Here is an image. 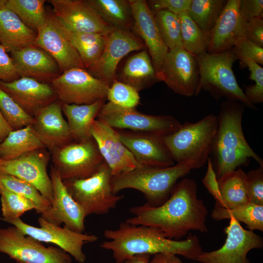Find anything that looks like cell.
Returning a JSON list of instances; mask_svg holds the SVG:
<instances>
[{
    "instance_id": "6da1fadb",
    "label": "cell",
    "mask_w": 263,
    "mask_h": 263,
    "mask_svg": "<svg viewBox=\"0 0 263 263\" xmlns=\"http://www.w3.org/2000/svg\"><path fill=\"white\" fill-rule=\"evenodd\" d=\"M129 210L133 216L126 222L156 227L169 239L179 240L190 230H208L206 224L208 211L198 198L197 184L193 179L184 178L176 183L168 199L159 206L145 203Z\"/></svg>"
},
{
    "instance_id": "7a4b0ae2",
    "label": "cell",
    "mask_w": 263,
    "mask_h": 263,
    "mask_svg": "<svg viewBox=\"0 0 263 263\" xmlns=\"http://www.w3.org/2000/svg\"><path fill=\"white\" fill-rule=\"evenodd\" d=\"M104 237L108 239L100 246L111 251L116 263H123L125 260L137 254L154 255L170 253L186 259L197 261L203 252L198 237L189 234L184 240L166 238L158 228L144 225L121 223L115 229H107Z\"/></svg>"
},
{
    "instance_id": "3957f363",
    "label": "cell",
    "mask_w": 263,
    "mask_h": 263,
    "mask_svg": "<svg viewBox=\"0 0 263 263\" xmlns=\"http://www.w3.org/2000/svg\"><path fill=\"white\" fill-rule=\"evenodd\" d=\"M245 106L232 100L222 102L217 115L218 126L210 154H212L217 178L225 173L246 166L251 158L260 165L263 160L251 149L242 128Z\"/></svg>"
},
{
    "instance_id": "277c9868",
    "label": "cell",
    "mask_w": 263,
    "mask_h": 263,
    "mask_svg": "<svg viewBox=\"0 0 263 263\" xmlns=\"http://www.w3.org/2000/svg\"><path fill=\"white\" fill-rule=\"evenodd\" d=\"M218 126L217 115L210 114L195 123L185 122L163 140L176 164L200 168L209 157Z\"/></svg>"
},
{
    "instance_id": "5b68a950",
    "label": "cell",
    "mask_w": 263,
    "mask_h": 263,
    "mask_svg": "<svg viewBox=\"0 0 263 263\" xmlns=\"http://www.w3.org/2000/svg\"><path fill=\"white\" fill-rule=\"evenodd\" d=\"M195 58L200 74L195 96L204 90L216 100L225 97L227 100L238 101L248 108L257 110L237 82L232 70V65L237 58L232 48L218 53H205L196 56Z\"/></svg>"
},
{
    "instance_id": "8992f818",
    "label": "cell",
    "mask_w": 263,
    "mask_h": 263,
    "mask_svg": "<svg viewBox=\"0 0 263 263\" xmlns=\"http://www.w3.org/2000/svg\"><path fill=\"white\" fill-rule=\"evenodd\" d=\"M190 170L178 164L163 168L141 166L129 172L112 176V188L116 194L126 188L138 190L144 194L147 204L158 207L168 199L178 179Z\"/></svg>"
},
{
    "instance_id": "52a82bcc",
    "label": "cell",
    "mask_w": 263,
    "mask_h": 263,
    "mask_svg": "<svg viewBox=\"0 0 263 263\" xmlns=\"http://www.w3.org/2000/svg\"><path fill=\"white\" fill-rule=\"evenodd\" d=\"M112 174L104 162L92 176L83 179L63 180V183L75 201L84 210L86 216L104 215L114 209L124 198L113 192Z\"/></svg>"
},
{
    "instance_id": "ba28073f",
    "label": "cell",
    "mask_w": 263,
    "mask_h": 263,
    "mask_svg": "<svg viewBox=\"0 0 263 263\" xmlns=\"http://www.w3.org/2000/svg\"><path fill=\"white\" fill-rule=\"evenodd\" d=\"M51 152L53 167L62 181L88 178L105 162L93 138L85 141H73Z\"/></svg>"
},
{
    "instance_id": "9c48e42d",
    "label": "cell",
    "mask_w": 263,
    "mask_h": 263,
    "mask_svg": "<svg viewBox=\"0 0 263 263\" xmlns=\"http://www.w3.org/2000/svg\"><path fill=\"white\" fill-rule=\"evenodd\" d=\"M0 252L18 263H72L71 256L57 246L46 247L15 226L0 228Z\"/></svg>"
},
{
    "instance_id": "30bf717a",
    "label": "cell",
    "mask_w": 263,
    "mask_h": 263,
    "mask_svg": "<svg viewBox=\"0 0 263 263\" xmlns=\"http://www.w3.org/2000/svg\"><path fill=\"white\" fill-rule=\"evenodd\" d=\"M97 119L114 129L150 132L162 136L175 132L182 125L171 115L145 114L135 108L121 107L110 102L105 103Z\"/></svg>"
},
{
    "instance_id": "8fae6325",
    "label": "cell",
    "mask_w": 263,
    "mask_h": 263,
    "mask_svg": "<svg viewBox=\"0 0 263 263\" xmlns=\"http://www.w3.org/2000/svg\"><path fill=\"white\" fill-rule=\"evenodd\" d=\"M50 85L61 103L75 105H88L107 99L110 87L86 69L80 68L64 71Z\"/></svg>"
},
{
    "instance_id": "7c38bea8",
    "label": "cell",
    "mask_w": 263,
    "mask_h": 263,
    "mask_svg": "<svg viewBox=\"0 0 263 263\" xmlns=\"http://www.w3.org/2000/svg\"><path fill=\"white\" fill-rule=\"evenodd\" d=\"M40 227L28 225L20 218L9 223L16 226L25 235L30 236L40 242L52 243L65 251L79 263H84L86 257L82 250L83 245L98 240L94 235H88L71 230L49 223L39 217L38 220Z\"/></svg>"
},
{
    "instance_id": "4fadbf2b",
    "label": "cell",
    "mask_w": 263,
    "mask_h": 263,
    "mask_svg": "<svg viewBox=\"0 0 263 263\" xmlns=\"http://www.w3.org/2000/svg\"><path fill=\"white\" fill-rule=\"evenodd\" d=\"M226 239L220 248L203 251L197 261L201 263H250L248 253L252 249L262 248L263 238L253 231L244 229L239 222L230 218L225 228Z\"/></svg>"
},
{
    "instance_id": "5bb4252c",
    "label": "cell",
    "mask_w": 263,
    "mask_h": 263,
    "mask_svg": "<svg viewBox=\"0 0 263 263\" xmlns=\"http://www.w3.org/2000/svg\"><path fill=\"white\" fill-rule=\"evenodd\" d=\"M45 149L28 152L13 160L0 159V173L12 175L32 185L51 205L53 189L47 170L50 157Z\"/></svg>"
},
{
    "instance_id": "9a60e30c",
    "label": "cell",
    "mask_w": 263,
    "mask_h": 263,
    "mask_svg": "<svg viewBox=\"0 0 263 263\" xmlns=\"http://www.w3.org/2000/svg\"><path fill=\"white\" fill-rule=\"evenodd\" d=\"M146 48L143 41L132 32L112 28L107 36L99 58L87 70L110 87L115 79L116 71L121 60L131 52Z\"/></svg>"
},
{
    "instance_id": "2e32d148",
    "label": "cell",
    "mask_w": 263,
    "mask_h": 263,
    "mask_svg": "<svg viewBox=\"0 0 263 263\" xmlns=\"http://www.w3.org/2000/svg\"><path fill=\"white\" fill-rule=\"evenodd\" d=\"M200 79L195 56L182 47L169 50L163 63L161 81L175 93L195 95Z\"/></svg>"
},
{
    "instance_id": "e0dca14e",
    "label": "cell",
    "mask_w": 263,
    "mask_h": 263,
    "mask_svg": "<svg viewBox=\"0 0 263 263\" xmlns=\"http://www.w3.org/2000/svg\"><path fill=\"white\" fill-rule=\"evenodd\" d=\"M37 33L35 46L48 53L56 62L62 72L74 68L85 69L64 26L52 12H47L46 21Z\"/></svg>"
},
{
    "instance_id": "ac0fdd59",
    "label": "cell",
    "mask_w": 263,
    "mask_h": 263,
    "mask_svg": "<svg viewBox=\"0 0 263 263\" xmlns=\"http://www.w3.org/2000/svg\"><path fill=\"white\" fill-rule=\"evenodd\" d=\"M115 130L119 140L141 166L163 168L174 165L163 136L150 132Z\"/></svg>"
},
{
    "instance_id": "d6986e66",
    "label": "cell",
    "mask_w": 263,
    "mask_h": 263,
    "mask_svg": "<svg viewBox=\"0 0 263 263\" xmlns=\"http://www.w3.org/2000/svg\"><path fill=\"white\" fill-rule=\"evenodd\" d=\"M52 13L68 30L77 32L108 34L112 29L86 0H49Z\"/></svg>"
},
{
    "instance_id": "ffe728a7",
    "label": "cell",
    "mask_w": 263,
    "mask_h": 263,
    "mask_svg": "<svg viewBox=\"0 0 263 263\" xmlns=\"http://www.w3.org/2000/svg\"><path fill=\"white\" fill-rule=\"evenodd\" d=\"M50 177L53 189V200L50 208L40 214L46 221L56 225L64 224L69 229L83 233L86 214L68 192L57 172L51 167Z\"/></svg>"
},
{
    "instance_id": "44dd1931",
    "label": "cell",
    "mask_w": 263,
    "mask_h": 263,
    "mask_svg": "<svg viewBox=\"0 0 263 263\" xmlns=\"http://www.w3.org/2000/svg\"><path fill=\"white\" fill-rule=\"evenodd\" d=\"M91 134L104 162L110 168L112 176L141 167L119 140L115 130L105 122L97 119L94 120L91 128Z\"/></svg>"
},
{
    "instance_id": "7402d4cb",
    "label": "cell",
    "mask_w": 263,
    "mask_h": 263,
    "mask_svg": "<svg viewBox=\"0 0 263 263\" xmlns=\"http://www.w3.org/2000/svg\"><path fill=\"white\" fill-rule=\"evenodd\" d=\"M132 12V32L144 42L151 58L157 77L161 76L165 58L169 51L157 28L154 14L145 0H129Z\"/></svg>"
},
{
    "instance_id": "603a6c76",
    "label": "cell",
    "mask_w": 263,
    "mask_h": 263,
    "mask_svg": "<svg viewBox=\"0 0 263 263\" xmlns=\"http://www.w3.org/2000/svg\"><path fill=\"white\" fill-rule=\"evenodd\" d=\"M0 88L33 117L41 109L58 100L50 84L29 77H21L10 82L0 81Z\"/></svg>"
},
{
    "instance_id": "cb8c5ba5",
    "label": "cell",
    "mask_w": 263,
    "mask_h": 263,
    "mask_svg": "<svg viewBox=\"0 0 263 263\" xmlns=\"http://www.w3.org/2000/svg\"><path fill=\"white\" fill-rule=\"evenodd\" d=\"M239 0H228L209 32L210 43L208 53H220L231 49L235 41L245 37L247 21L241 15Z\"/></svg>"
},
{
    "instance_id": "d4e9b609",
    "label": "cell",
    "mask_w": 263,
    "mask_h": 263,
    "mask_svg": "<svg viewBox=\"0 0 263 263\" xmlns=\"http://www.w3.org/2000/svg\"><path fill=\"white\" fill-rule=\"evenodd\" d=\"M31 125L37 136L50 151L73 141L58 100L41 109L33 117Z\"/></svg>"
},
{
    "instance_id": "484cf974",
    "label": "cell",
    "mask_w": 263,
    "mask_h": 263,
    "mask_svg": "<svg viewBox=\"0 0 263 263\" xmlns=\"http://www.w3.org/2000/svg\"><path fill=\"white\" fill-rule=\"evenodd\" d=\"M16 69L21 77L50 84L62 73L55 60L45 51L30 46L10 52Z\"/></svg>"
},
{
    "instance_id": "4316f807",
    "label": "cell",
    "mask_w": 263,
    "mask_h": 263,
    "mask_svg": "<svg viewBox=\"0 0 263 263\" xmlns=\"http://www.w3.org/2000/svg\"><path fill=\"white\" fill-rule=\"evenodd\" d=\"M37 35L0 0V44L7 52L35 46Z\"/></svg>"
},
{
    "instance_id": "83f0119b",
    "label": "cell",
    "mask_w": 263,
    "mask_h": 263,
    "mask_svg": "<svg viewBox=\"0 0 263 263\" xmlns=\"http://www.w3.org/2000/svg\"><path fill=\"white\" fill-rule=\"evenodd\" d=\"M115 79L131 86L138 92L159 81L146 50L141 51L130 57Z\"/></svg>"
},
{
    "instance_id": "f1b7e54d",
    "label": "cell",
    "mask_w": 263,
    "mask_h": 263,
    "mask_svg": "<svg viewBox=\"0 0 263 263\" xmlns=\"http://www.w3.org/2000/svg\"><path fill=\"white\" fill-rule=\"evenodd\" d=\"M105 100L101 99L88 105L61 103L62 113L67 118L73 141H85L92 138L91 134L92 123L97 117Z\"/></svg>"
},
{
    "instance_id": "f546056e",
    "label": "cell",
    "mask_w": 263,
    "mask_h": 263,
    "mask_svg": "<svg viewBox=\"0 0 263 263\" xmlns=\"http://www.w3.org/2000/svg\"><path fill=\"white\" fill-rule=\"evenodd\" d=\"M111 28L132 32L133 19L129 0H86Z\"/></svg>"
},
{
    "instance_id": "4dcf8cb0",
    "label": "cell",
    "mask_w": 263,
    "mask_h": 263,
    "mask_svg": "<svg viewBox=\"0 0 263 263\" xmlns=\"http://www.w3.org/2000/svg\"><path fill=\"white\" fill-rule=\"evenodd\" d=\"M46 148L29 125L12 131L0 143V159L11 160L33 150Z\"/></svg>"
},
{
    "instance_id": "1f68e13d",
    "label": "cell",
    "mask_w": 263,
    "mask_h": 263,
    "mask_svg": "<svg viewBox=\"0 0 263 263\" xmlns=\"http://www.w3.org/2000/svg\"><path fill=\"white\" fill-rule=\"evenodd\" d=\"M222 198L221 207L233 208L249 202L246 174L241 168L225 173L217 178Z\"/></svg>"
},
{
    "instance_id": "d6a6232c",
    "label": "cell",
    "mask_w": 263,
    "mask_h": 263,
    "mask_svg": "<svg viewBox=\"0 0 263 263\" xmlns=\"http://www.w3.org/2000/svg\"><path fill=\"white\" fill-rule=\"evenodd\" d=\"M211 216L216 221L234 218L244 223L250 230L263 231V205L248 202L227 208L215 205Z\"/></svg>"
},
{
    "instance_id": "836d02e7",
    "label": "cell",
    "mask_w": 263,
    "mask_h": 263,
    "mask_svg": "<svg viewBox=\"0 0 263 263\" xmlns=\"http://www.w3.org/2000/svg\"><path fill=\"white\" fill-rule=\"evenodd\" d=\"M177 15L181 25L182 47L195 56L207 52L209 32L202 29L190 18L188 11Z\"/></svg>"
},
{
    "instance_id": "e575fe53",
    "label": "cell",
    "mask_w": 263,
    "mask_h": 263,
    "mask_svg": "<svg viewBox=\"0 0 263 263\" xmlns=\"http://www.w3.org/2000/svg\"><path fill=\"white\" fill-rule=\"evenodd\" d=\"M5 2L27 27L36 33L46 21V0H5Z\"/></svg>"
},
{
    "instance_id": "d590c367",
    "label": "cell",
    "mask_w": 263,
    "mask_h": 263,
    "mask_svg": "<svg viewBox=\"0 0 263 263\" xmlns=\"http://www.w3.org/2000/svg\"><path fill=\"white\" fill-rule=\"evenodd\" d=\"M226 2V1L224 0H191L188 12L202 29L209 32Z\"/></svg>"
},
{
    "instance_id": "8d00e7d4",
    "label": "cell",
    "mask_w": 263,
    "mask_h": 263,
    "mask_svg": "<svg viewBox=\"0 0 263 263\" xmlns=\"http://www.w3.org/2000/svg\"><path fill=\"white\" fill-rule=\"evenodd\" d=\"M0 184L10 191L30 200L37 213L41 214L51 206L49 201L32 185L11 175L0 173Z\"/></svg>"
},
{
    "instance_id": "74e56055",
    "label": "cell",
    "mask_w": 263,
    "mask_h": 263,
    "mask_svg": "<svg viewBox=\"0 0 263 263\" xmlns=\"http://www.w3.org/2000/svg\"><path fill=\"white\" fill-rule=\"evenodd\" d=\"M161 38L169 49L182 47L180 22L177 15L163 10L154 13Z\"/></svg>"
},
{
    "instance_id": "f35d334b",
    "label": "cell",
    "mask_w": 263,
    "mask_h": 263,
    "mask_svg": "<svg viewBox=\"0 0 263 263\" xmlns=\"http://www.w3.org/2000/svg\"><path fill=\"white\" fill-rule=\"evenodd\" d=\"M0 195L2 217L0 220L8 222L22 216L25 212L35 209L34 205L0 184Z\"/></svg>"
},
{
    "instance_id": "ab89813d",
    "label": "cell",
    "mask_w": 263,
    "mask_h": 263,
    "mask_svg": "<svg viewBox=\"0 0 263 263\" xmlns=\"http://www.w3.org/2000/svg\"><path fill=\"white\" fill-rule=\"evenodd\" d=\"M0 112L5 121L13 131L31 125L33 121V117L26 113L0 88Z\"/></svg>"
},
{
    "instance_id": "60d3db41",
    "label": "cell",
    "mask_w": 263,
    "mask_h": 263,
    "mask_svg": "<svg viewBox=\"0 0 263 263\" xmlns=\"http://www.w3.org/2000/svg\"><path fill=\"white\" fill-rule=\"evenodd\" d=\"M107 99L121 107L135 108L139 104L140 97L133 87L115 79L109 89Z\"/></svg>"
},
{
    "instance_id": "b9f144b4",
    "label": "cell",
    "mask_w": 263,
    "mask_h": 263,
    "mask_svg": "<svg viewBox=\"0 0 263 263\" xmlns=\"http://www.w3.org/2000/svg\"><path fill=\"white\" fill-rule=\"evenodd\" d=\"M241 66L248 68L250 72L249 79L255 82V84L246 86L244 92L249 102L254 105L263 102V68L253 60L243 58L240 59Z\"/></svg>"
},
{
    "instance_id": "7bdbcfd3",
    "label": "cell",
    "mask_w": 263,
    "mask_h": 263,
    "mask_svg": "<svg viewBox=\"0 0 263 263\" xmlns=\"http://www.w3.org/2000/svg\"><path fill=\"white\" fill-rule=\"evenodd\" d=\"M232 50L237 59L247 58L260 65L263 64V48L256 45L245 37L238 39Z\"/></svg>"
},
{
    "instance_id": "ee69618b",
    "label": "cell",
    "mask_w": 263,
    "mask_h": 263,
    "mask_svg": "<svg viewBox=\"0 0 263 263\" xmlns=\"http://www.w3.org/2000/svg\"><path fill=\"white\" fill-rule=\"evenodd\" d=\"M246 174L247 192L249 202L263 205V165Z\"/></svg>"
},
{
    "instance_id": "f6af8a7d",
    "label": "cell",
    "mask_w": 263,
    "mask_h": 263,
    "mask_svg": "<svg viewBox=\"0 0 263 263\" xmlns=\"http://www.w3.org/2000/svg\"><path fill=\"white\" fill-rule=\"evenodd\" d=\"M191 0H150L147 1V4L153 12L166 10L173 14L188 11Z\"/></svg>"
},
{
    "instance_id": "bcb514c9",
    "label": "cell",
    "mask_w": 263,
    "mask_h": 263,
    "mask_svg": "<svg viewBox=\"0 0 263 263\" xmlns=\"http://www.w3.org/2000/svg\"><path fill=\"white\" fill-rule=\"evenodd\" d=\"M64 29L68 38L77 51L104 40L108 34L77 32L70 31L65 27Z\"/></svg>"
},
{
    "instance_id": "7dc6e473",
    "label": "cell",
    "mask_w": 263,
    "mask_h": 263,
    "mask_svg": "<svg viewBox=\"0 0 263 263\" xmlns=\"http://www.w3.org/2000/svg\"><path fill=\"white\" fill-rule=\"evenodd\" d=\"M0 44V81L10 82L20 78L13 60Z\"/></svg>"
},
{
    "instance_id": "c3c4849f",
    "label": "cell",
    "mask_w": 263,
    "mask_h": 263,
    "mask_svg": "<svg viewBox=\"0 0 263 263\" xmlns=\"http://www.w3.org/2000/svg\"><path fill=\"white\" fill-rule=\"evenodd\" d=\"M202 183L215 199V205L221 207L222 201L216 173L210 157L207 161V170L202 180Z\"/></svg>"
},
{
    "instance_id": "681fc988",
    "label": "cell",
    "mask_w": 263,
    "mask_h": 263,
    "mask_svg": "<svg viewBox=\"0 0 263 263\" xmlns=\"http://www.w3.org/2000/svg\"><path fill=\"white\" fill-rule=\"evenodd\" d=\"M239 10L247 21L258 17L263 18V0H239Z\"/></svg>"
},
{
    "instance_id": "f907efd6",
    "label": "cell",
    "mask_w": 263,
    "mask_h": 263,
    "mask_svg": "<svg viewBox=\"0 0 263 263\" xmlns=\"http://www.w3.org/2000/svg\"><path fill=\"white\" fill-rule=\"evenodd\" d=\"M263 18L258 17L247 21L245 37L263 48Z\"/></svg>"
},
{
    "instance_id": "816d5d0a",
    "label": "cell",
    "mask_w": 263,
    "mask_h": 263,
    "mask_svg": "<svg viewBox=\"0 0 263 263\" xmlns=\"http://www.w3.org/2000/svg\"><path fill=\"white\" fill-rule=\"evenodd\" d=\"M150 263H184L178 255L170 253H159L153 255Z\"/></svg>"
},
{
    "instance_id": "f5cc1de1",
    "label": "cell",
    "mask_w": 263,
    "mask_h": 263,
    "mask_svg": "<svg viewBox=\"0 0 263 263\" xmlns=\"http://www.w3.org/2000/svg\"><path fill=\"white\" fill-rule=\"evenodd\" d=\"M12 131L13 130L5 121L0 112V143L3 141Z\"/></svg>"
},
{
    "instance_id": "db71d44e",
    "label": "cell",
    "mask_w": 263,
    "mask_h": 263,
    "mask_svg": "<svg viewBox=\"0 0 263 263\" xmlns=\"http://www.w3.org/2000/svg\"><path fill=\"white\" fill-rule=\"evenodd\" d=\"M151 255L137 254L125 260L123 263H150Z\"/></svg>"
}]
</instances>
